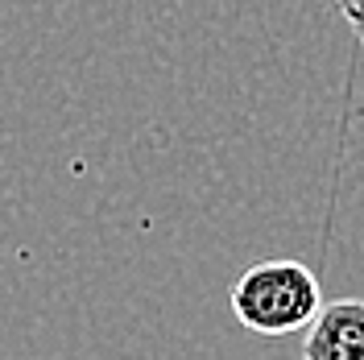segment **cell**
<instances>
[{"label":"cell","instance_id":"1","mask_svg":"<svg viewBox=\"0 0 364 360\" xmlns=\"http://www.w3.org/2000/svg\"><path fill=\"white\" fill-rule=\"evenodd\" d=\"M323 307V290L302 261H261L232 282V315L257 336H290L311 327Z\"/></svg>","mask_w":364,"mask_h":360},{"label":"cell","instance_id":"2","mask_svg":"<svg viewBox=\"0 0 364 360\" xmlns=\"http://www.w3.org/2000/svg\"><path fill=\"white\" fill-rule=\"evenodd\" d=\"M302 360H364V298L323 302L306 327Z\"/></svg>","mask_w":364,"mask_h":360},{"label":"cell","instance_id":"3","mask_svg":"<svg viewBox=\"0 0 364 360\" xmlns=\"http://www.w3.org/2000/svg\"><path fill=\"white\" fill-rule=\"evenodd\" d=\"M336 9H340V17L348 21V29L356 33V42L364 50V0H336Z\"/></svg>","mask_w":364,"mask_h":360}]
</instances>
